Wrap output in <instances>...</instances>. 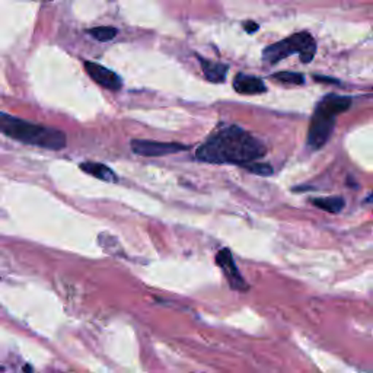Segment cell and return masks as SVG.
Listing matches in <instances>:
<instances>
[{
  "label": "cell",
  "mask_w": 373,
  "mask_h": 373,
  "mask_svg": "<svg viewBox=\"0 0 373 373\" xmlns=\"http://www.w3.org/2000/svg\"><path fill=\"white\" fill-rule=\"evenodd\" d=\"M266 155V148L259 138L238 126L219 130L207 138L196 152V158L208 163H235L247 165Z\"/></svg>",
  "instance_id": "6da1fadb"
},
{
  "label": "cell",
  "mask_w": 373,
  "mask_h": 373,
  "mask_svg": "<svg viewBox=\"0 0 373 373\" xmlns=\"http://www.w3.org/2000/svg\"><path fill=\"white\" fill-rule=\"evenodd\" d=\"M0 133L25 145L60 150L66 146V134L57 129L38 126L0 111Z\"/></svg>",
  "instance_id": "7a4b0ae2"
},
{
  "label": "cell",
  "mask_w": 373,
  "mask_h": 373,
  "mask_svg": "<svg viewBox=\"0 0 373 373\" xmlns=\"http://www.w3.org/2000/svg\"><path fill=\"white\" fill-rule=\"evenodd\" d=\"M350 105H352V100L338 95L325 97L318 104L308 131V146L311 149H321L328 142V138L334 130L336 117L338 114L345 112Z\"/></svg>",
  "instance_id": "3957f363"
},
{
  "label": "cell",
  "mask_w": 373,
  "mask_h": 373,
  "mask_svg": "<svg viewBox=\"0 0 373 373\" xmlns=\"http://www.w3.org/2000/svg\"><path fill=\"white\" fill-rule=\"evenodd\" d=\"M316 52L315 40L309 32H297L276 44L266 47L263 52V60L268 64H274L292 54H299L302 63H311Z\"/></svg>",
  "instance_id": "277c9868"
},
{
  "label": "cell",
  "mask_w": 373,
  "mask_h": 373,
  "mask_svg": "<svg viewBox=\"0 0 373 373\" xmlns=\"http://www.w3.org/2000/svg\"><path fill=\"white\" fill-rule=\"evenodd\" d=\"M130 148L133 153L140 156H165L171 153H178L181 150L189 149L179 143H165V142H152V140H131Z\"/></svg>",
  "instance_id": "5b68a950"
},
{
  "label": "cell",
  "mask_w": 373,
  "mask_h": 373,
  "mask_svg": "<svg viewBox=\"0 0 373 373\" xmlns=\"http://www.w3.org/2000/svg\"><path fill=\"white\" fill-rule=\"evenodd\" d=\"M216 263L218 266L222 268L223 274L226 276L227 282L230 285L232 289L235 290H239V292H245L248 290V285L244 280V277L241 276L235 261H233V256H232V252L227 249V248H223L218 252L216 255Z\"/></svg>",
  "instance_id": "8992f818"
},
{
  "label": "cell",
  "mask_w": 373,
  "mask_h": 373,
  "mask_svg": "<svg viewBox=\"0 0 373 373\" xmlns=\"http://www.w3.org/2000/svg\"><path fill=\"white\" fill-rule=\"evenodd\" d=\"M85 70L88 72V75L102 88H107L111 90H120L123 86V81L119 75L114 73L112 70L98 63L85 61Z\"/></svg>",
  "instance_id": "52a82bcc"
},
{
  "label": "cell",
  "mask_w": 373,
  "mask_h": 373,
  "mask_svg": "<svg viewBox=\"0 0 373 373\" xmlns=\"http://www.w3.org/2000/svg\"><path fill=\"white\" fill-rule=\"evenodd\" d=\"M233 88H235L238 93H242V95H254V93H263L267 90L263 79L244 73L237 75L235 81H233Z\"/></svg>",
  "instance_id": "ba28073f"
},
{
  "label": "cell",
  "mask_w": 373,
  "mask_h": 373,
  "mask_svg": "<svg viewBox=\"0 0 373 373\" xmlns=\"http://www.w3.org/2000/svg\"><path fill=\"white\" fill-rule=\"evenodd\" d=\"M199 61L201 64L203 73H204V76H206L207 81L213 82V83H222V82H225L226 73H227V66L226 64L210 61V60H206L203 57H199Z\"/></svg>",
  "instance_id": "9c48e42d"
},
{
  "label": "cell",
  "mask_w": 373,
  "mask_h": 373,
  "mask_svg": "<svg viewBox=\"0 0 373 373\" xmlns=\"http://www.w3.org/2000/svg\"><path fill=\"white\" fill-rule=\"evenodd\" d=\"M81 170L85 171L86 174L95 177L101 181H107V182H115L117 181V175L115 172L108 168L104 163H98V162H82L81 163Z\"/></svg>",
  "instance_id": "30bf717a"
},
{
  "label": "cell",
  "mask_w": 373,
  "mask_h": 373,
  "mask_svg": "<svg viewBox=\"0 0 373 373\" xmlns=\"http://www.w3.org/2000/svg\"><path fill=\"white\" fill-rule=\"evenodd\" d=\"M312 204L319 207L321 210L330 213H338L344 208L345 203L341 197H322V199H315L312 200Z\"/></svg>",
  "instance_id": "8fae6325"
},
{
  "label": "cell",
  "mask_w": 373,
  "mask_h": 373,
  "mask_svg": "<svg viewBox=\"0 0 373 373\" xmlns=\"http://www.w3.org/2000/svg\"><path fill=\"white\" fill-rule=\"evenodd\" d=\"M88 34L90 37L95 38L97 41L105 42V41H111L115 38L117 35V30L112 27H97V28H92L88 31Z\"/></svg>",
  "instance_id": "7c38bea8"
},
{
  "label": "cell",
  "mask_w": 373,
  "mask_h": 373,
  "mask_svg": "<svg viewBox=\"0 0 373 373\" xmlns=\"http://www.w3.org/2000/svg\"><path fill=\"white\" fill-rule=\"evenodd\" d=\"M244 168H247L249 172H254L256 175H261V177H268L273 174V168L268 163H259V162H251L244 165Z\"/></svg>",
  "instance_id": "4fadbf2b"
},
{
  "label": "cell",
  "mask_w": 373,
  "mask_h": 373,
  "mask_svg": "<svg viewBox=\"0 0 373 373\" xmlns=\"http://www.w3.org/2000/svg\"><path fill=\"white\" fill-rule=\"evenodd\" d=\"M274 79L283 82V83H293V85H302L303 83V75L300 73H292V72H282V73H276Z\"/></svg>",
  "instance_id": "5bb4252c"
},
{
  "label": "cell",
  "mask_w": 373,
  "mask_h": 373,
  "mask_svg": "<svg viewBox=\"0 0 373 373\" xmlns=\"http://www.w3.org/2000/svg\"><path fill=\"white\" fill-rule=\"evenodd\" d=\"M244 30H245L248 34H254L255 31H259V23H255V22H252V20L244 22Z\"/></svg>",
  "instance_id": "9a60e30c"
}]
</instances>
